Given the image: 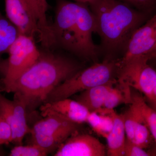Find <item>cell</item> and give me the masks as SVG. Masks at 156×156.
Wrapping results in <instances>:
<instances>
[{"instance_id":"cell-1","label":"cell","mask_w":156,"mask_h":156,"mask_svg":"<svg viewBox=\"0 0 156 156\" xmlns=\"http://www.w3.org/2000/svg\"><path fill=\"white\" fill-rule=\"evenodd\" d=\"M45 50L7 92L14 93V98L23 104L27 112L44 104L56 87L83 69L80 63L68 56Z\"/></svg>"},{"instance_id":"cell-2","label":"cell","mask_w":156,"mask_h":156,"mask_svg":"<svg viewBox=\"0 0 156 156\" xmlns=\"http://www.w3.org/2000/svg\"><path fill=\"white\" fill-rule=\"evenodd\" d=\"M87 4L58 0L54 20L50 24L49 50L61 49L86 60L96 62L97 33L95 16Z\"/></svg>"},{"instance_id":"cell-3","label":"cell","mask_w":156,"mask_h":156,"mask_svg":"<svg viewBox=\"0 0 156 156\" xmlns=\"http://www.w3.org/2000/svg\"><path fill=\"white\" fill-rule=\"evenodd\" d=\"M89 5L95 17L97 33L108 53L126 48L142 22V14L119 0H93Z\"/></svg>"},{"instance_id":"cell-4","label":"cell","mask_w":156,"mask_h":156,"mask_svg":"<svg viewBox=\"0 0 156 156\" xmlns=\"http://www.w3.org/2000/svg\"><path fill=\"white\" fill-rule=\"evenodd\" d=\"M119 70V60L107 59L101 63L95 62L58 85L48 95L44 103L69 98L92 87L116 82Z\"/></svg>"},{"instance_id":"cell-5","label":"cell","mask_w":156,"mask_h":156,"mask_svg":"<svg viewBox=\"0 0 156 156\" xmlns=\"http://www.w3.org/2000/svg\"><path fill=\"white\" fill-rule=\"evenodd\" d=\"M6 16L20 34L38 37L42 47L48 45L50 24L38 13L27 0H5Z\"/></svg>"},{"instance_id":"cell-6","label":"cell","mask_w":156,"mask_h":156,"mask_svg":"<svg viewBox=\"0 0 156 156\" xmlns=\"http://www.w3.org/2000/svg\"><path fill=\"white\" fill-rule=\"evenodd\" d=\"M119 65L117 83L127 97L131 98L130 88L133 87L151 102L156 86V71L149 65L147 59L140 56Z\"/></svg>"},{"instance_id":"cell-7","label":"cell","mask_w":156,"mask_h":156,"mask_svg":"<svg viewBox=\"0 0 156 156\" xmlns=\"http://www.w3.org/2000/svg\"><path fill=\"white\" fill-rule=\"evenodd\" d=\"M9 56L2 79V91L8 92L10 87L41 55L34 38L20 34L8 50Z\"/></svg>"},{"instance_id":"cell-8","label":"cell","mask_w":156,"mask_h":156,"mask_svg":"<svg viewBox=\"0 0 156 156\" xmlns=\"http://www.w3.org/2000/svg\"><path fill=\"white\" fill-rule=\"evenodd\" d=\"M106 148L92 135L80 133L72 134L56 149L55 156H104Z\"/></svg>"},{"instance_id":"cell-9","label":"cell","mask_w":156,"mask_h":156,"mask_svg":"<svg viewBox=\"0 0 156 156\" xmlns=\"http://www.w3.org/2000/svg\"><path fill=\"white\" fill-rule=\"evenodd\" d=\"M156 42V14L144 25L133 33L120 64L132 58L143 56L152 48Z\"/></svg>"},{"instance_id":"cell-10","label":"cell","mask_w":156,"mask_h":156,"mask_svg":"<svg viewBox=\"0 0 156 156\" xmlns=\"http://www.w3.org/2000/svg\"><path fill=\"white\" fill-rule=\"evenodd\" d=\"M40 110L43 116L49 113L56 114L79 124L87 122L90 113L82 104L69 98L44 103Z\"/></svg>"},{"instance_id":"cell-11","label":"cell","mask_w":156,"mask_h":156,"mask_svg":"<svg viewBox=\"0 0 156 156\" xmlns=\"http://www.w3.org/2000/svg\"><path fill=\"white\" fill-rule=\"evenodd\" d=\"M30 129V133L47 135H62L69 137L79 131L80 124L74 122L56 114H47Z\"/></svg>"},{"instance_id":"cell-12","label":"cell","mask_w":156,"mask_h":156,"mask_svg":"<svg viewBox=\"0 0 156 156\" xmlns=\"http://www.w3.org/2000/svg\"><path fill=\"white\" fill-rule=\"evenodd\" d=\"M106 115L111 117L113 122L111 131L106 137L108 155L124 156L126 133L122 115L117 114L114 110Z\"/></svg>"},{"instance_id":"cell-13","label":"cell","mask_w":156,"mask_h":156,"mask_svg":"<svg viewBox=\"0 0 156 156\" xmlns=\"http://www.w3.org/2000/svg\"><path fill=\"white\" fill-rule=\"evenodd\" d=\"M117 82H110L81 92L76 97V100L83 105L90 112L99 113L108 93Z\"/></svg>"},{"instance_id":"cell-14","label":"cell","mask_w":156,"mask_h":156,"mask_svg":"<svg viewBox=\"0 0 156 156\" xmlns=\"http://www.w3.org/2000/svg\"><path fill=\"white\" fill-rule=\"evenodd\" d=\"M13 102L15 116V128L13 132L12 143L16 145H21L24 136L30 133V129L27 122V112L25 106L20 101L14 98Z\"/></svg>"},{"instance_id":"cell-15","label":"cell","mask_w":156,"mask_h":156,"mask_svg":"<svg viewBox=\"0 0 156 156\" xmlns=\"http://www.w3.org/2000/svg\"><path fill=\"white\" fill-rule=\"evenodd\" d=\"M20 34L17 27L0 12V56L8 53L11 44Z\"/></svg>"},{"instance_id":"cell-16","label":"cell","mask_w":156,"mask_h":156,"mask_svg":"<svg viewBox=\"0 0 156 156\" xmlns=\"http://www.w3.org/2000/svg\"><path fill=\"white\" fill-rule=\"evenodd\" d=\"M141 114L150 131L156 145V112L148 105L143 98L137 93L131 94V102Z\"/></svg>"},{"instance_id":"cell-17","label":"cell","mask_w":156,"mask_h":156,"mask_svg":"<svg viewBox=\"0 0 156 156\" xmlns=\"http://www.w3.org/2000/svg\"><path fill=\"white\" fill-rule=\"evenodd\" d=\"M87 123L92 127L93 131L106 138L112 128V119L108 115H102L96 112H90Z\"/></svg>"},{"instance_id":"cell-18","label":"cell","mask_w":156,"mask_h":156,"mask_svg":"<svg viewBox=\"0 0 156 156\" xmlns=\"http://www.w3.org/2000/svg\"><path fill=\"white\" fill-rule=\"evenodd\" d=\"M137 110L139 114L134 126V139L132 142L140 147L145 149L149 147L152 139H154V138L141 114L138 109Z\"/></svg>"},{"instance_id":"cell-19","label":"cell","mask_w":156,"mask_h":156,"mask_svg":"<svg viewBox=\"0 0 156 156\" xmlns=\"http://www.w3.org/2000/svg\"><path fill=\"white\" fill-rule=\"evenodd\" d=\"M131 102V100L127 97L125 92L119 86L116 88L112 87L107 95L102 109L99 114L105 115L108 112L114 110L120 104H130Z\"/></svg>"},{"instance_id":"cell-20","label":"cell","mask_w":156,"mask_h":156,"mask_svg":"<svg viewBox=\"0 0 156 156\" xmlns=\"http://www.w3.org/2000/svg\"><path fill=\"white\" fill-rule=\"evenodd\" d=\"M49 152L39 146L32 143L31 145H17L10 151V156H45Z\"/></svg>"},{"instance_id":"cell-21","label":"cell","mask_w":156,"mask_h":156,"mask_svg":"<svg viewBox=\"0 0 156 156\" xmlns=\"http://www.w3.org/2000/svg\"><path fill=\"white\" fill-rule=\"evenodd\" d=\"M151 154L146 151L145 149L126 138L124 147V156H149Z\"/></svg>"},{"instance_id":"cell-22","label":"cell","mask_w":156,"mask_h":156,"mask_svg":"<svg viewBox=\"0 0 156 156\" xmlns=\"http://www.w3.org/2000/svg\"><path fill=\"white\" fill-rule=\"evenodd\" d=\"M13 135L11 126L0 118V146L12 142Z\"/></svg>"},{"instance_id":"cell-23","label":"cell","mask_w":156,"mask_h":156,"mask_svg":"<svg viewBox=\"0 0 156 156\" xmlns=\"http://www.w3.org/2000/svg\"><path fill=\"white\" fill-rule=\"evenodd\" d=\"M126 2L132 4L137 7H144L150 5L154 0H123Z\"/></svg>"},{"instance_id":"cell-24","label":"cell","mask_w":156,"mask_h":156,"mask_svg":"<svg viewBox=\"0 0 156 156\" xmlns=\"http://www.w3.org/2000/svg\"><path fill=\"white\" fill-rule=\"evenodd\" d=\"M143 56L147 59L148 62L156 59V42L152 48L147 53H146L145 55Z\"/></svg>"},{"instance_id":"cell-25","label":"cell","mask_w":156,"mask_h":156,"mask_svg":"<svg viewBox=\"0 0 156 156\" xmlns=\"http://www.w3.org/2000/svg\"><path fill=\"white\" fill-rule=\"evenodd\" d=\"M78 2L85 3V4H89L93 0H75Z\"/></svg>"},{"instance_id":"cell-26","label":"cell","mask_w":156,"mask_h":156,"mask_svg":"<svg viewBox=\"0 0 156 156\" xmlns=\"http://www.w3.org/2000/svg\"><path fill=\"white\" fill-rule=\"evenodd\" d=\"M152 104L153 106V108H152L156 112V101Z\"/></svg>"},{"instance_id":"cell-27","label":"cell","mask_w":156,"mask_h":156,"mask_svg":"<svg viewBox=\"0 0 156 156\" xmlns=\"http://www.w3.org/2000/svg\"><path fill=\"white\" fill-rule=\"evenodd\" d=\"M2 80H1L0 81V90L1 91H2Z\"/></svg>"},{"instance_id":"cell-28","label":"cell","mask_w":156,"mask_h":156,"mask_svg":"<svg viewBox=\"0 0 156 156\" xmlns=\"http://www.w3.org/2000/svg\"><path fill=\"white\" fill-rule=\"evenodd\" d=\"M3 154L2 151H0V155H3Z\"/></svg>"}]
</instances>
